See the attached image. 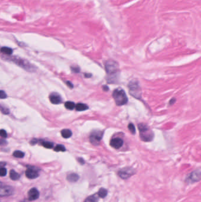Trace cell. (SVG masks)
<instances>
[{
    "instance_id": "d6a6232c",
    "label": "cell",
    "mask_w": 201,
    "mask_h": 202,
    "mask_svg": "<svg viewBox=\"0 0 201 202\" xmlns=\"http://www.w3.org/2000/svg\"><path fill=\"white\" fill-rule=\"evenodd\" d=\"M78 161H79V162L80 163V164H85V161H84V160H83V158H79L78 159Z\"/></svg>"
},
{
    "instance_id": "4dcf8cb0",
    "label": "cell",
    "mask_w": 201,
    "mask_h": 202,
    "mask_svg": "<svg viewBox=\"0 0 201 202\" xmlns=\"http://www.w3.org/2000/svg\"><path fill=\"white\" fill-rule=\"evenodd\" d=\"M7 142L5 139H0V145H5L7 144Z\"/></svg>"
},
{
    "instance_id": "cb8c5ba5",
    "label": "cell",
    "mask_w": 201,
    "mask_h": 202,
    "mask_svg": "<svg viewBox=\"0 0 201 202\" xmlns=\"http://www.w3.org/2000/svg\"><path fill=\"white\" fill-rule=\"evenodd\" d=\"M54 150L55 151H65V147L63 145H57L54 148Z\"/></svg>"
},
{
    "instance_id": "ac0fdd59",
    "label": "cell",
    "mask_w": 201,
    "mask_h": 202,
    "mask_svg": "<svg viewBox=\"0 0 201 202\" xmlns=\"http://www.w3.org/2000/svg\"><path fill=\"white\" fill-rule=\"evenodd\" d=\"M1 52H2L4 54H7V55H11L13 53V50L11 48L7 47H1L0 49Z\"/></svg>"
},
{
    "instance_id": "ffe728a7",
    "label": "cell",
    "mask_w": 201,
    "mask_h": 202,
    "mask_svg": "<svg viewBox=\"0 0 201 202\" xmlns=\"http://www.w3.org/2000/svg\"><path fill=\"white\" fill-rule=\"evenodd\" d=\"M98 197L96 195H92L87 197L84 202H97Z\"/></svg>"
},
{
    "instance_id": "d4e9b609",
    "label": "cell",
    "mask_w": 201,
    "mask_h": 202,
    "mask_svg": "<svg viewBox=\"0 0 201 202\" xmlns=\"http://www.w3.org/2000/svg\"><path fill=\"white\" fill-rule=\"evenodd\" d=\"M128 128H129V131H130L131 133L133 134H135V133H136L135 127V126L133 125V123H129V125H128Z\"/></svg>"
},
{
    "instance_id": "d590c367",
    "label": "cell",
    "mask_w": 201,
    "mask_h": 202,
    "mask_svg": "<svg viewBox=\"0 0 201 202\" xmlns=\"http://www.w3.org/2000/svg\"><path fill=\"white\" fill-rule=\"evenodd\" d=\"M36 143H37V140L35 139H33V140L31 141V144H35Z\"/></svg>"
},
{
    "instance_id": "277c9868",
    "label": "cell",
    "mask_w": 201,
    "mask_h": 202,
    "mask_svg": "<svg viewBox=\"0 0 201 202\" xmlns=\"http://www.w3.org/2000/svg\"><path fill=\"white\" fill-rule=\"evenodd\" d=\"M129 93L131 96L137 99H139L141 97L142 91L139 83L136 80H131L128 85Z\"/></svg>"
},
{
    "instance_id": "7c38bea8",
    "label": "cell",
    "mask_w": 201,
    "mask_h": 202,
    "mask_svg": "<svg viewBox=\"0 0 201 202\" xmlns=\"http://www.w3.org/2000/svg\"><path fill=\"white\" fill-rule=\"evenodd\" d=\"M25 175L27 177L30 179H34L39 177V173L33 169L28 168L25 172Z\"/></svg>"
},
{
    "instance_id": "74e56055",
    "label": "cell",
    "mask_w": 201,
    "mask_h": 202,
    "mask_svg": "<svg viewBox=\"0 0 201 202\" xmlns=\"http://www.w3.org/2000/svg\"><path fill=\"white\" fill-rule=\"evenodd\" d=\"M1 183H0V186H1Z\"/></svg>"
},
{
    "instance_id": "1f68e13d",
    "label": "cell",
    "mask_w": 201,
    "mask_h": 202,
    "mask_svg": "<svg viewBox=\"0 0 201 202\" xmlns=\"http://www.w3.org/2000/svg\"><path fill=\"white\" fill-rule=\"evenodd\" d=\"M66 84L67 85V86H69V87H70V88H73V84H71V83L70 82H66Z\"/></svg>"
},
{
    "instance_id": "5b68a950",
    "label": "cell",
    "mask_w": 201,
    "mask_h": 202,
    "mask_svg": "<svg viewBox=\"0 0 201 202\" xmlns=\"http://www.w3.org/2000/svg\"><path fill=\"white\" fill-rule=\"evenodd\" d=\"M7 59H10L11 61L14 62L15 64H18L19 66L23 68V69H25L26 70H28L30 72H33L34 70V67L25 60L21 59L20 58H17L16 57H13L10 58L7 57Z\"/></svg>"
},
{
    "instance_id": "f1b7e54d",
    "label": "cell",
    "mask_w": 201,
    "mask_h": 202,
    "mask_svg": "<svg viewBox=\"0 0 201 202\" xmlns=\"http://www.w3.org/2000/svg\"><path fill=\"white\" fill-rule=\"evenodd\" d=\"M0 110L1 111V112L4 114H8L9 113V110L8 109L5 108H3V107H0Z\"/></svg>"
},
{
    "instance_id": "4316f807",
    "label": "cell",
    "mask_w": 201,
    "mask_h": 202,
    "mask_svg": "<svg viewBox=\"0 0 201 202\" xmlns=\"http://www.w3.org/2000/svg\"><path fill=\"white\" fill-rule=\"evenodd\" d=\"M0 136L2 137L3 138H7V134L5 130H3V129L0 130Z\"/></svg>"
},
{
    "instance_id": "4fadbf2b",
    "label": "cell",
    "mask_w": 201,
    "mask_h": 202,
    "mask_svg": "<svg viewBox=\"0 0 201 202\" xmlns=\"http://www.w3.org/2000/svg\"><path fill=\"white\" fill-rule=\"evenodd\" d=\"M50 100L51 102L53 104H60L62 101L60 96L57 94H51L50 96Z\"/></svg>"
},
{
    "instance_id": "3957f363",
    "label": "cell",
    "mask_w": 201,
    "mask_h": 202,
    "mask_svg": "<svg viewBox=\"0 0 201 202\" xmlns=\"http://www.w3.org/2000/svg\"><path fill=\"white\" fill-rule=\"evenodd\" d=\"M113 97L116 105L118 106L124 105L127 104L128 101V99L125 90L121 88H118L114 90L113 93Z\"/></svg>"
},
{
    "instance_id": "e575fe53",
    "label": "cell",
    "mask_w": 201,
    "mask_h": 202,
    "mask_svg": "<svg viewBox=\"0 0 201 202\" xmlns=\"http://www.w3.org/2000/svg\"><path fill=\"white\" fill-rule=\"evenodd\" d=\"M103 89L105 90V91H107V90H109V88L107 86H103Z\"/></svg>"
},
{
    "instance_id": "2e32d148",
    "label": "cell",
    "mask_w": 201,
    "mask_h": 202,
    "mask_svg": "<svg viewBox=\"0 0 201 202\" xmlns=\"http://www.w3.org/2000/svg\"><path fill=\"white\" fill-rule=\"evenodd\" d=\"M75 109L77 111H83L87 110L89 108L88 106L87 105L84 104H77L75 106Z\"/></svg>"
},
{
    "instance_id": "836d02e7",
    "label": "cell",
    "mask_w": 201,
    "mask_h": 202,
    "mask_svg": "<svg viewBox=\"0 0 201 202\" xmlns=\"http://www.w3.org/2000/svg\"><path fill=\"white\" fill-rule=\"evenodd\" d=\"M5 163H3V162H1L0 163V168H3L4 166H5Z\"/></svg>"
},
{
    "instance_id": "6da1fadb",
    "label": "cell",
    "mask_w": 201,
    "mask_h": 202,
    "mask_svg": "<svg viewBox=\"0 0 201 202\" xmlns=\"http://www.w3.org/2000/svg\"><path fill=\"white\" fill-rule=\"evenodd\" d=\"M105 69L107 74V80L110 84L116 83L119 76V66L116 61L108 60L105 63Z\"/></svg>"
},
{
    "instance_id": "ba28073f",
    "label": "cell",
    "mask_w": 201,
    "mask_h": 202,
    "mask_svg": "<svg viewBox=\"0 0 201 202\" xmlns=\"http://www.w3.org/2000/svg\"><path fill=\"white\" fill-rule=\"evenodd\" d=\"M201 172L200 170H196L190 174V175L186 178V182L188 183L197 182L200 180Z\"/></svg>"
},
{
    "instance_id": "5bb4252c",
    "label": "cell",
    "mask_w": 201,
    "mask_h": 202,
    "mask_svg": "<svg viewBox=\"0 0 201 202\" xmlns=\"http://www.w3.org/2000/svg\"><path fill=\"white\" fill-rule=\"evenodd\" d=\"M79 176L75 173H71L67 176V180L71 183H75L79 180Z\"/></svg>"
},
{
    "instance_id": "8fae6325",
    "label": "cell",
    "mask_w": 201,
    "mask_h": 202,
    "mask_svg": "<svg viewBox=\"0 0 201 202\" xmlns=\"http://www.w3.org/2000/svg\"><path fill=\"white\" fill-rule=\"evenodd\" d=\"M123 144V141L121 138H115L112 139L111 141V145L115 149H119Z\"/></svg>"
},
{
    "instance_id": "e0dca14e",
    "label": "cell",
    "mask_w": 201,
    "mask_h": 202,
    "mask_svg": "<svg viewBox=\"0 0 201 202\" xmlns=\"http://www.w3.org/2000/svg\"><path fill=\"white\" fill-rule=\"evenodd\" d=\"M10 177L11 179L13 180H17L20 178V176L18 173H17L14 170H11Z\"/></svg>"
},
{
    "instance_id": "7402d4cb",
    "label": "cell",
    "mask_w": 201,
    "mask_h": 202,
    "mask_svg": "<svg viewBox=\"0 0 201 202\" xmlns=\"http://www.w3.org/2000/svg\"><path fill=\"white\" fill-rule=\"evenodd\" d=\"M13 156L16 158H23L24 156V153L21 151H15L13 153Z\"/></svg>"
},
{
    "instance_id": "30bf717a",
    "label": "cell",
    "mask_w": 201,
    "mask_h": 202,
    "mask_svg": "<svg viewBox=\"0 0 201 202\" xmlns=\"http://www.w3.org/2000/svg\"><path fill=\"white\" fill-rule=\"evenodd\" d=\"M40 196L39 192L35 188H32L28 193V200L30 201H33L37 200Z\"/></svg>"
},
{
    "instance_id": "603a6c76",
    "label": "cell",
    "mask_w": 201,
    "mask_h": 202,
    "mask_svg": "<svg viewBox=\"0 0 201 202\" xmlns=\"http://www.w3.org/2000/svg\"><path fill=\"white\" fill-rule=\"evenodd\" d=\"M42 145L46 148H52L53 147V143L49 141H43Z\"/></svg>"
},
{
    "instance_id": "484cf974",
    "label": "cell",
    "mask_w": 201,
    "mask_h": 202,
    "mask_svg": "<svg viewBox=\"0 0 201 202\" xmlns=\"http://www.w3.org/2000/svg\"><path fill=\"white\" fill-rule=\"evenodd\" d=\"M7 174V170L5 168H0V176L4 177Z\"/></svg>"
},
{
    "instance_id": "7a4b0ae2",
    "label": "cell",
    "mask_w": 201,
    "mask_h": 202,
    "mask_svg": "<svg viewBox=\"0 0 201 202\" xmlns=\"http://www.w3.org/2000/svg\"><path fill=\"white\" fill-rule=\"evenodd\" d=\"M138 128L140 133V137L143 141H151L154 137L153 133L150 128L145 124H139Z\"/></svg>"
},
{
    "instance_id": "d6986e66",
    "label": "cell",
    "mask_w": 201,
    "mask_h": 202,
    "mask_svg": "<svg viewBox=\"0 0 201 202\" xmlns=\"http://www.w3.org/2000/svg\"><path fill=\"white\" fill-rule=\"evenodd\" d=\"M107 194V190L104 188H101L97 193L98 196L101 198H105L106 197Z\"/></svg>"
},
{
    "instance_id": "f546056e",
    "label": "cell",
    "mask_w": 201,
    "mask_h": 202,
    "mask_svg": "<svg viewBox=\"0 0 201 202\" xmlns=\"http://www.w3.org/2000/svg\"><path fill=\"white\" fill-rule=\"evenodd\" d=\"M71 69H72V70H73L74 72H75V73H78V72H79V71H80L79 68L75 67V68H71Z\"/></svg>"
},
{
    "instance_id": "8d00e7d4",
    "label": "cell",
    "mask_w": 201,
    "mask_h": 202,
    "mask_svg": "<svg viewBox=\"0 0 201 202\" xmlns=\"http://www.w3.org/2000/svg\"><path fill=\"white\" fill-rule=\"evenodd\" d=\"M89 76H91V74H85V77H86V78H88V77H89Z\"/></svg>"
},
{
    "instance_id": "44dd1931",
    "label": "cell",
    "mask_w": 201,
    "mask_h": 202,
    "mask_svg": "<svg viewBox=\"0 0 201 202\" xmlns=\"http://www.w3.org/2000/svg\"><path fill=\"white\" fill-rule=\"evenodd\" d=\"M64 106H65V108L68 109H70V110H72L73 109L75 108V105L74 102H70V101H68V102H66L65 104H64Z\"/></svg>"
},
{
    "instance_id": "8992f818",
    "label": "cell",
    "mask_w": 201,
    "mask_h": 202,
    "mask_svg": "<svg viewBox=\"0 0 201 202\" xmlns=\"http://www.w3.org/2000/svg\"><path fill=\"white\" fill-rule=\"evenodd\" d=\"M102 137H103L102 131H94L91 133L90 135V141L92 144L95 145H97L99 144Z\"/></svg>"
},
{
    "instance_id": "52a82bcc",
    "label": "cell",
    "mask_w": 201,
    "mask_h": 202,
    "mask_svg": "<svg viewBox=\"0 0 201 202\" xmlns=\"http://www.w3.org/2000/svg\"><path fill=\"white\" fill-rule=\"evenodd\" d=\"M135 173V170L131 167H126L121 169L118 172V175L120 177L123 179H127L131 177Z\"/></svg>"
},
{
    "instance_id": "9a60e30c",
    "label": "cell",
    "mask_w": 201,
    "mask_h": 202,
    "mask_svg": "<svg viewBox=\"0 0 201 202\" xmlns=\"http://www.w3.org/2000/svg\"><path fill=\"white\" fill-rule=\"evenodd\" d=\"M61 135L63 138H69L71 137L72 132L69 129H64L61 131Z\"/></svg>"
},
{
    "instance_id": "83f0119b",
    "label": "cell",
    "mask_w": 201,
    "mask_h": 202,
    "mask_svg": "<svg viewBox=\"0 0 201 202\" xmlns=\"http://www.w3.org/2000/svg\"><path fill=\"white\" fill-rule=\"evenodd\" d=\"M7 98V94L3 90H0V99H5Z\"/></svg>"
},
{
    "instance_id": "9c48e42d",
    "label": "cell",
    "mask_w": 201,
    "mask_h": 202,
    "mask_svg": "<svg viewBox=\"0 0 201 202\" xmlns=\"http://www.w3.org/2000/svg\"><path fill=\"white\" fill-rule=\"evenodd\" d=\"M14 193V190L12 187L10 186H4L0 187V197L9 196L13 194Z\"/></svg>"
}]
</instances>
